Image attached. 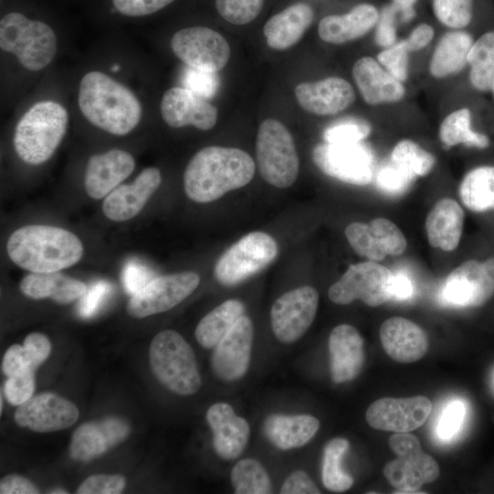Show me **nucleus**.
Masks as SVG:
<instances>
[{"label":"nucleus","mask_w":494,"mask_h":494,"mask_svg":"<svg viewBox=\"0 0 494 494\" xmlns=\"http://www.w3.org/2000/svg\"><path fill=\"white\" fill-rule=\"evenodd\" d=\"M78 418V408L52 392L32 396L19 405L15 413L16 423L19 426L41 433L66 429Z\"/></svg>","instance_id":"nucleus-18"},{"label":"nucleus","mask_w":494,"mask_h":494,"mask_svg":"<svg viewBox=\"0 0 494 494\" xmlns=\"http://www.w3.org/2000/svg\"><path fill=\"white\" fill-rule=\"evenodd\" d=\"M125 487V479L121 475H93L86 478L79 487V494H118Z\"/></svg>","instance_id":"nucleus-50"},{"label":"nucleus","mask_w":494,"mask_h":494,"mask_svg":"<svg viewBox=\"0 0 494 494\" xmlns=\"http://www.w3.org/2000/svg\"><path fill=\"white\" fill-rule=\"evenodd\" d=\"M78 104L91 124L115 135L132 132L143 113L139 100L129 88L97 70L81 78Z\"/></svg>","instance_id":"nucleus-2"},{"label":"nucleus","mask_w":494,"mask_h":494,"mask_svg":"<svg viewBox=\"0 0 494 494\" xmlns=\"http://www.w3.org/2000/svg\"><path fill=\"white\" fill-rule=\"evenodd\" d=\"M378 10L360 4L345 15L327 16L319 22L320 38L330 44H343L366 35L378 22Z\"/></svg>","instance_id":"nucleus-28"},{"label":"nucleus","mask_w":494,"mask_h":494,"mask_svg":"<svg viewBox=\"0 0 494 494\" xmlns=\"http://www.w3.org/2000/svg\"><path fill=\"white\" fill-rule=\"evenodd\" d=\"M368 224L386 255H400L405 251L407 241L393 222L385 218H376Z\"/></svg>","instance_id":"nucleus-44"},{"label":"nucleus","mask_w":494,"mask_h":494,"mask_svg":"<svg viewBox=\"0 0 494 494\" xmlns=\"http://www.w3.org/2000/svg\"><path fill=\"white\" fill-rule=\"evenodd\" d=\"M182 83L196 94L209 99L216 93L219 81L216 71L187 66L183 71Z\"/></svg>","instance_id":"nucleus-49"},{"label":"nucleus","mask_w":494,"mask_h":494,"mask_svg":"<svg viewBox=\"0 0 494 494\" xmlns=\"http://www.w3.org/2000/svg\"><path fill=\"white\" fill-rule=\"evenodd\" d=\"M439 137L446 147L459 144L478 148H486L489 138L471 128V113L467 108L457 109L449 113L441 123Z\"/></svg>","instance_id":"nucleus-36"},{"label":"nucleus","mask_w":494,"mask_h":494,"mask_svg":"<svg viewBox=\"0 0 494 494\" xmlns=\"http://www.w3.org/2000/svg\"><path fill=\"white\" fill-rule=\"evenodd\" d=\"M432 412L424 396L385 397L373 402L366 412V421L374 429L409 433L422 426Z\"/></svg>","instance_id":"nucleus-16"},{"label":"nucleus","mask_w":494,"mask_h":494,"mask_svg":"<svg viewBox=\"0 0 494 494\" xmlns=\"http://www.w3.org/2000/svg\"><path fill=\"white\" fill-rule=\"evenodd\" d=\"M256 159L263 178L270 185L285 188L298 176L299 160L294 139L275 119H266L256 137Z\"/></svg>","instance_id":"nucleus-7"},{"label":"nucleus","mask_w":494,"mask_h":494,"mask_svg":"<svg viewBox=\"0 0 494 494\" xmlns=\"http://www.w3.org/2000/svg\"><path fill=\"white\" fill-rule=\"evenodd\" d=\"M474 41L465 31L445 34L437 43L429 63L435 78H446L459 72L467 64Z\"/></svg>","instance_id":"nucleus-33"},{"label":"nucleus","mask_w":494,"mask_h":494,"mask_svg":"<svg viewBox=\"0 0 494 494\" xmlns=\"http://www.w3.org/2000/svg\"><path fill=\"white\" fill-rule=\"evenodd\" d=\"M280 493L282 494H319L320 490L308 475L296 470L292 472L285 480Z\"/></svg>","instance_id":"nucleus-56"},{"label":"nucleus","mask_w":494,"mask_h":494,"mask_svg":"<svg viewBox=\"0 0 494 494\" xmlns=\"http://www.w3.org/2000/svg\"><path fill=\"white\" fill-rule=\"evenodd\" d=\"M392 299L403 300L413 294V285L410 278L404 274H392L391 282Z\"/></svg>","instance_id":"nucleus-61"},{"label":"nucleus","mask_w":494,"mask_h":494,"mask_svg":"<svg viewBox=\"0 0 494 494\" xmlns=\"http://www.w3.org/2000/svg\"><path fill=\"white\" fill-rule=\"evenodd\" d=\"M160 112L164 122L174 128L193 125L208 131L218 119V110L208 99L185 87L168 89L162 97Z\"/></svg>","instance_id":"nucleus-19"},{"label":"nucleus","mask_w":494,"mask_h":494,"mask_svg":"<svg viewBox=\"0 0 494 494\" xmlns=\"http://www.w3.org/2000/svg\"><path fill=\"white\" fill-rule=\"evenodd\" d=\"M349 444L345 438H333L324 448L322 481L326 489L334 492H343L354 483L352 477L341 468V460Z\"/></svg>","instance_id":"nucleus-38"},{"label":"nucleus","mask_w":494,"mask_h":494,"mask_svg":"<svg viewBox=\"0 0 494 494\" xmlns=\"http://www.w3.org/2000/svg\"><path fill=\"white\" fill-rule=\"evenodd\" d=\"M371 132L370 124L360 118L346 117L331 124L324 131L327 143H360Z\"/></svg>","instance_id":"nucleus-42"},{"label":"nucleus","mask_w":494,"mask_h":494,"mask_svg":"<svg viewBox=\"0 0 494 494\" xmlns=\"http://www.w3.org/2000/svg\"><path fill=\"white\" fill-rule=\"evenodd\" d=\"M253 341V326L242 315L214 347L211 367L225 381L241 379L248 370Z\"/></svg>","instance_id":"nucleus-17"},{"label":"nucleus","mask_w":494,"mask_h":494,"mask_svg":"<svg viewBox=\"0 0 494 494\" xmlns=\"http://www.w3.org/2000/svg\"><path fill=\"white\" fill-rule=\"evenodd\" d=\"M50 493H67V491H64L61 489H56L53 491H50Z\"/></svg>","instance_id":"nucleus-63"},{"label":"nucleus","mask_w":494,"mask_h":494,"mask_svg":"<svg viewBox=\"0 0 494 494\" xmlns=\"http://www.w3.org/2000/svg\"><path fill=\"white\" fill-rule=\"evenodd\" d=\"M380 338L384 351L401 363L421 360L429 346L425 331L412 320L401 317L388 318L381 324Z\"/></svg>","instance_id":"nucleus-25"},{"label":"nucleus","mask_w":494,"mask_h":494,"mask_svg":"<svg viewBox=\"0 0 494 494\" xmlns=\"http://www.w3.org/2000/svg\"><path fill=\"white\" fill-rule=\"evenodd\" d=\"M318 300L317 291L310 285L299 286L277 298L270 313L275 338L283 343L299 339L315 319Z\"/></svg>","instance_id":"nucleus-14"},{"label":"nucleus","mask_w":494,"mask_h":494,"mask_svg":"<svg viewBox=\"0 0 494 494\" xmlns=\"http://www.w3.org/2000/svg\"><path fill=\"white\" fill-rule=\"evenodd\" d=\"M134 166V156L122 149L91 156L84 172L86 193L93 199L105 198L132 174Z\"/></svg>","instance_id":"nucleus-21"},{"label":"nucleus","mask_w":494,"mask_h":494,"mask_svg":"<svg viewBox=\"0 0 494 494\" xmlns=\"http://www.w3.org/2000/svg\"><path fill=\"white\" fill-rule=\"evenodd\" d=\"M352 75L364 100L370 105L392 103L405 95V88L371 57L359 59L352 67Z\"/></svg>","instance_id":"nucleus-27"},{"label":"nucleus","mask_w":494,"mask_h":494,"mask_svg":"<svg viewBox=\"0 0 494 494\" xmlns=\"http://www.w3.org/2000/svg\"><path fill=\"white\" fill-rule=\"evenodd\" d=\"M391 160L413 177L426 176L435 164V158L432 154L408 139L395 145Z\"/></svg>","instance_id":"nucleus-40"},{"label":"nucleus","mask_w":494,"mask_h":494,"mask_svg":"<svg viewBox=\"0 0 494 494\" xmlns=\"http://www.w3.org/2000/svg\"><path fill=\"white\" fill-rule=\"evenodd\" d=\"M26 369L31 368L25 360L22 346L18 344L10 346L4 355L2 363L3 372L9 377Z\"/></svg>","instance_id":"nucleus-58"},{"label":"nucleus","mask_w":494,"mask_h":494,"mask_svg":"<svg viewBox=\"0 0 494 494\" xmlns=\"http://www.w3.org/2000/svg\"><path fill=\"white\" fill-rule=\"evenodd\" d=\"M276 241L263 231H252L232 244L214 266L216 280L231 286L267 267L277 256Z\"/></svg>","instance_id":"nucleus-9"},{"label":"nucleus","mask_w":494,"mask_h":494,"mask_svg":"<svg viewBox=\"0 0 494 494\" xmlns=\"http://www.w3.org/2000/svg\"><path fill=\"white\" fill-rule=\"evenodd\" d=\"M207 421L213 433V446L219 456L226 460L237 458L245 449L250 426L226 403H216L207 412Z\"/></svg>","instance_id":"nucleus-24"},{"label":"nucleus","mask_w":494,"mask_h":494,"mask_svg":"<svg viewBox=\"0 0 494 494\" xmlns=\"http://www.w3.org/2000/svg\"><path fill=\"white\" fill-rule=\"evenodd\" d=\"M263 0H216L219 14L229 23L245 25L261 12Z\"/></svg>","instance_id":"nucleus-46"},{"label":"nucleus","mask_w":494,"mask_h":494,"mask_svg":"<svg viewBox=\"0 0 494 494\" xmlns=\"http://www.w3.org/2000/svg\"><path fill=\"white\" fill-rule=\"evenodd\" d=\"M69 114L60 103L41 101L32 105L18 121L13 144L18 157L29 165L48 161L61 143Z\"/></svg>","instance_id":"nucleus-4"},{"label":"nucleus","mask_w":494,"mask_h":494,"mask_svg":"<svg viewBox=\"0 0 494 494\" xmlns=\"http://www.w3.org/2000/svg\"><path fill=\"white\" fill-rule=\"evenodd\" d=\"M38 489L35 485L21 476L8 475L1 479V494H37Z\"/></svg>","instance_id":"nucleus-59"},{"label":"nucleus","mask_w":494,"mask_h":494,"mask_svg":"<svg viewBox=\"0 0 494 494\" xmlns=\"http://www.w3.org/2000/svg\"><path fill=\"white\" fill-rule=\"evenodd\" d=\"M199 282V275L192 271L154 278L132 295L127 313L132 317L144 318L166 312L189 296Z\"/></svg>","instance_id":"nucleus-12"},{"label":"nucleus","mask_w":494,"mask_h":494,"mask_svg":"<svg viewBox=\"0 0 494 494\" xmlns=\"http://www.w3.org/2000/svg\"><path fill=\"white\" fill-rule=\"evenodd\" d=\"M34 372L32 369H26L8 377L4 392L12 405L19 406L32 397L35 389Z\"/></svg>","instance_id":"nucleus-48"},{"label":"nucleus","mask_w":494,"mask_h":494,"mask_svg":"<svg viewBox=\"0 0 494 494\" xmlns=\"http://www.w3.org/2000/svg\"><path fill=\"white\" fill-rule=\"evenodd\" d=\"M314 18L312 7L305 3L294 4L273 16L263 27L270 48L285 50L294 46L310 27Z\"/></svg>","instance_id":"nucleus-30"},{"label":"nucleus","mask_w":494,"mask_h":494,"mask_svg":"<svg viewBox=\"0 0 494 494\" xmlns=\"http://www.w3.org/2000/svg\"><path fill=\"white\" fill-rule=\"evenodd\" d=\"M0 48L14 54L27 70L38 71L55 57L57 38L48 24L10 12L0 20Z\"/></svg>","instance_id":"nucleus-6"},{"label":"nucleus","mask_w":494,"mask_h":494,"mask_svg":"<svg viewBox=\"0 0 494 494\" xmlns=\"http://www.w3.org/2000/svg\"><path fill=\"white\" fill-rule=\"evenodd\" d=\"M20 291L33 299L50 298L58 304H70L81 298L87 285L61 273H30L19 283Z\"/></svg>","instance_id":"nucleus-31"},{"label":"nucleus","mask_w":494,"mask_h":494,"mask_svg":"<svg viewBox=\"0 0 494 494\" xmlns=\"http://www.w3.org/2000/svg\"><path fill=\"white\" fill-rule=\"evenodd\" d=\"M395 8H385L377 26L375 40L377 44L383 48H388L396 43V30L393 23V12Z\"/></svg>","instance_id":"nucleus-57"},{"label":"nucleus","mask_w":494,"mask_h":494,"mask_svg":"<svg viewBox=\"0 0 494 494\" xmlns=\"http://www.w3.org/2000/svg\"><path fill=\"white\" fill-rule=\"evenodd\" d=\"M466 413L462 402L450 403L445 409L437 425V434L442 439L453 437L460 429Z\"/></svg>","instance_id":"nucleus-54"},{"label":"nucleus","mask_w":494,"mask_h":494,"mask_svg":"<svg viewBox=\"0 0 494 494\" xmlns=\"http://www.w3.org/2000/svg\"><path fill=\"white\" fill-rule=\"evenodd\" d=\"M409 52L402 40L385 48L378 54L377 59L391 75L403 82L408 77Z\"/></svg>","instance_id":"nucleus-47"},{"label":"nucleus","mask_w":494,"mask_h":494,"mask_svg":"<svg viewBox=\"0 0 494 494\" xmlns=\"http://www.w3.org/2000/svg\"><path fill=\"white\" fill-rule=\"evenodd\" d=\"M491 91H493V94H494V78H493V81H492Z\"/></svg>","instance_id":"nucleus-64"},{"label":"nucleus","mask_w":494,"mask_h":494,"mask_svg":"<svg viewBox=\"0 0 494 494\" xmlns=\"http://www.w3.org/2000/svg\"><path fill=\"white\" fill-rule=\"evenodd\" d=\"M255 164L245 151L224 146H207L197 152L184 173L187 197L208 203L251 182Z\"/></svg>","instance_id":"nucleus-1"},{"label":"nucleus","mask_w":494,"mask_h":494,"mask_svg":"<svg viewBox=\"0 0 494 494\" xmlns=\"http://www.w3.org/2000/svg\"><path fill=\"white\" fill-rule=\"evenodd\" d=\"M345 235L352 249L359 255L374 262H380L387 256L369 224L352 222L346 227Z\"/></svg>","instance_id":"nucleus-41"},{"label":"nucleus","mask_w":494,"mask_h":494,"mask_svg":"<svg viewBox=\"0 0 494 494\" xmlns=\"http://www.w3.org/2000/svg\"><path fill=\"white\" fill-rule=\"evenodd\" d=\"M464 220V211L456 200L445 198L437 201L425 220L429 243L443 251L455 250L461 239Z\"/></svg>","instance_id":"nucleus-29"},{"label":"nucleus","mask_w":494,"mask_h":494,"mask_svg":"<svg viewBox=\"0 0 494 494\" xmlns=\"http://www.w3.org/2000/svg\"><path fill=\"white\" fill-rule=\"evenodd\" d=\"M434 28L428 24H420L403 39L409 51L420 50L425 48L433 39Z\"/></svg>","instance_id":"nucleus-60"},{"label":"nucleus","mask_w":494,"mask_h":494,"mask_svg":"<svg viewBox=\"0 0 494 494\" xmlns=\"http://www.w3.org/2000/svg\"><path fill=\"white\" fill-rule=\"evenodd\" d=\"M328 350L334 382L350 381L360 374L365 360L364 341L354 327L348 324L335 327L329 335Z\"/></svg>","instance_id":"nucleus-26"},{"label":"nucleus","mask_w":494,"mask_h":494,"mask_svg":"<svg viewBox=\"0 0 494 494\" xmlns=\"http://www.w3.org/2000/svg\"><path fill=\"white\" fill-rule=\"evenodd\" d=\"M433 9L436 18L445 26L462 28L471 21L473 0H434Z\"/></svg>","instance_id":"nucleus-43"},{"label":"nucleus","mask_w":494,"mask_h":494,"mask_svg":"<svg viewBox=\"0 0 494 494\" xmlns=\"http://www.w3.org/2000/svg\"><path fill=\"white\" fill-rule=\"evenodd\" d=\"M174 0H112L115 10L126 16H145L154 14Z\"/></svg>","instance_id":"nucleus-53"},{"label":"nucleus","mask_w":494,"mask_h":494,"mask_svg":"<svg viewBox=\"0 0 494 494\" xmlns=\"http://www.w3.org/2000/svg\"><path fill=\"white\" fill-rule=\"evenodd\" d=\"M443 297L460 307L479 306L494 295V257L466 261L447 276Z\"/></svg>","instance_id":"nucleus-15"},{"label":"nucleus","mask_w":494,"mask_h":494,"mask_svg":"<svg viewBox=\"0 0 494 494\" xmlns=\"http://www.w3.org/2000/svg\"><path fill=\"white\" fill-rule=\"evenodd\" d=\"M231 481L237 494L272 492V484L266 470L259 461L253 458L237 462L231 470Z\"/></svg>","instance_id":"nucleus-39"},{"label":"nucleus","mask_w":494,"mask_h":494,"mask_svg":"<svg viewBox=\"0 0 494 494\" xmlns=\"http://www.w3.org/2000/svg\"><path fill=\"white\" fill-rule=\"evenodd\" d=\"M318 428L319 421L309 414H273L263 424L268 440L283 450L303 446L314 437Z\"/></svg>","instance_id":"nucleus-32"},{"label":"nucleus","mask_w":494,"mask_h":494,"mask_svg":"<svg viewBox=\"0 0 494 494\" xmlns=\"http://www.w3.org/2000/svg\"><path fill=\"white\" fill-rule=\"evenodd\" d=\"M149 361L156 377L168 390L180 395L199 390L201 378L193 349L177 331L166 329L155 336Z\"/></svg>","instance_id":"nucleus-5"},{"label":"nucleus","mask_w":494,"mask_h":494,"mask_svg":"<svg viewBox=\"0 0 494 494\" xmlns=\"http://www.w3.org/2000/svg\"><path fill=\"white\" fill-rule=\"evenodd\" d=\"M295 94L299 105L317 115H333L355 101L351 84L339 77H329L296 85Z\"/></svg>","instance_id":"nucleus-22"},{"label":"nucleus","mask_w":494,"mask_h":494,"mask_svg":"<svg viewBox=\"0 0 494 494\" xmlns=\"http://www.w3.org/2000/svg\"><path fill=\"white\" fill-rule=\"evenodd\" d=\"M161 184L156 167L145 168L131 184L115 188L102 203L104 216L113 221H125L135 217Z\"/></svg>","instance_id":"nucleus-20"},{"label":"nucleus","mask_w":494,"mask_h":494,"mask_svg":"<svg viewBox=\"0 0 494 494\" xmlns=\"http://www.w3.org/2000/svg\"><path fill=\"white\" fill-rule=\"evenodd\" d=\"M111 291L112 285L106 281H98L92 284L80 298L79 315L82 317H92L99 310Z\"/></svg>","instance_id":"nucleus-52"},{"label":"nucleus","mask_w":494,"mask_h":494,"mask_svg":"<svg viewBox=\"0 0 494 494\" xmlns=\"http://www.w3.org/2000/svg\"><path fill=\"white\" fill-rule=\"evenodd\" d=\"M470 66L469 81L480 91L491 90L494 78V31L479 37L472 45L467 57Z\"/></svg>","instance_id":"nucleus-37"},{"label":"nucleus","mask_w":494,"mask_h":494,"mask_svg":"<svg viewBox=\"0 0 494 494\" xmlns=\"http://www.w3.org/2000/svg\"><path fill=\"white\" fill-rule=\"evenodd\" d=\"M392 272L374 261L352 264L329 287L328 297L338 305L359 299L369 306H378L392 299Z\"/></svg>","instance_id":"nucleus-10"},{"label":"nucleus","mask_w":494,"mask_h":494,"mask_svg":"<svg viewBox=\"0 0 494 494\" xmlns=\"http://www.w3.org/2000/svg\"><path fill=\"white\" fill-rule=\"evenodd\" d=\"M397 457L387 463L383 474L396 493H417L439 476L437 462L424 452L418 438L410 433H395L389 439Z\"/></svg>","instance_id":"nucleus-8"},{"label":"nucleus","mask_w":494,"mask_h":494,"mask_svg":"<svg viewBox=\"0 0 494 494\" xmlns=\"http://www.w3.org/2000/svg\"><path fill=\"white\" fill-rule=\"evenodd\" d=\"M174 54L187 66L219 71L227 64L231 48L217 31L202 26L178 30L171 38Z\"/></svg>","instance_id":"nucleus-13"},{"label":"nucleus","mask_w":494,"mask_h":494,"mask_svg":"<svg viewBox=\"0 0 494 494\" xmlns=\"http://www.w3.org/2000/svg\"><path fill=\"white\" fill-rule=\"evenodd\" d=\"M129 433L128 423L118 417L83 424L72 435L70 456L81 461L93 459L124 441Z\"/></svg>","instance_id":"nucleus-23"},{"label":"nucleus","mask_w":494,"mask_h":494,"mask_svg":"<svg viewBox=\"0 0 494 494\" xmlns=\"http://www.w3.org/2000/svg\"><path fill=\"white\" fill-rule=\"evenodd\" d=\"M6 252L10 260L22 269L32 273H51L76 264L83 255V245L68 230L27 225L10 235Z\"/></svg>","instance_id":"nucleus-3"},{"label":"nucleus","mask_w":494,"mask_h":494,"mask_svg":"<svg viewBox=\"0 0 494 494\" xmlns=\"http://www.w3.org/2000/svg\"><path fill=\"white\" fill-rule=\"evenodd\" d=\"M417 0H393L394 8H399L403 12V17L409 19L413 15V5Z\"/></svg>","instance_id":"nucleus-62"},{"label":"nucleus","mask_w":494,"mask_h":494,"mask_svg":"<svg viewBox=\"0 0 494 494\" xmlns=\"http://www.w3.org/2000/svg\"><path fill=\"white\" fill-rule=\"evenodd\" d=\"M459 196L472 211L494 209V166H479L469 171L460 184Z\"/></svg>","instance_id":"nucleus-35"},{"label":"nucleus","mask_w":494,"mask_h":494,"mask_svg":"<svg viewBox=\"0 0 494 494\" xmlns=\"http://www.w3.org/2000/svg\"><path fill=\"white\" fill-rule=\"evenodd\" d=\"M414 179L415 177L392 160L383 164L375 173L378 188L391 196L404 193Z\"/></svg>","instance_id":"nucleus-45"},{"label":"nucleus","mask_w":494,"mask_h":494,"mask_svg":"<svg viewBox=\"0 0 494 494\" xmlns=\"http://www.w3.org/2000/svg\"><path fill=\"white\" fill-rule=\"evenodd\" d=\"M148 270L137 262H129L124 268L122 281L125 290L134 295L143 288L150 280Z\"/></svg>","instance_id":"nucleus-55"},{"label":"nucleus","mask_w":494,"mask_h":494,"mask_svg":"<svg viewBox=\"0 0 494 494\" xmlns=\"http://www.w3.org/2000/svg\"><path fill=\"white\" fill-rule=\"evenodd\" d=\"M243 313L244 305L240 300L222 302L198 324L195 330L197 341L205 349L214 348Z\"/></svg>","instance_id":"nucleus-34"},{"label":"nucleus","mask_w":494,"mask_h":494,"mask_svg":"<svg viewBox=\"0 0 494 494\" xmlns=\"http://www.w3.org/2000/svg\"><path fill=\"white\" fill-rule=\"evenodd\" d=\"M315 165L326 175L340 181L365 186L376 173L372 151L361 142L317 145L312 152Z\"/></svg>","instance_id":"nucleus-11"},{"label":"nucleus","mask_w":494,"mask_h":494,"mask_svg":"<svg viewBox=\"0 0 494 494\" xmlns=\"http://www.w3.org/2000/svg\"><path fill=\"white\" fill-rule=\"evenodd\" d=\"M22 347L27 365L35 370L47 360L51 349L48 338L37 332L27 335Z\"/></svg>","instance_id":"nucleus-51"}]
</instances>
